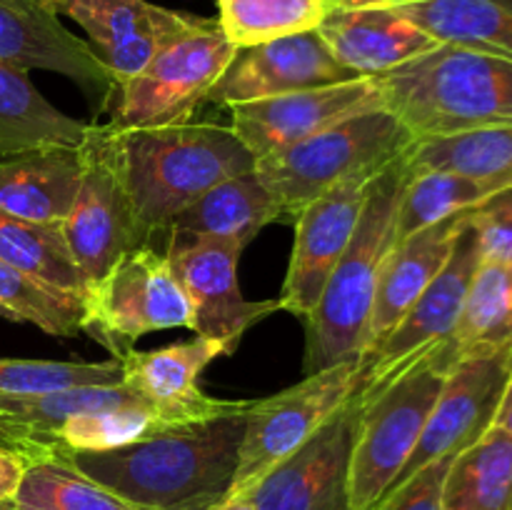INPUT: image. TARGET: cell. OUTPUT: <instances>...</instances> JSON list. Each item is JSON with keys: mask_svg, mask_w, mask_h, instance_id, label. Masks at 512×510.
Masks as SVG:
<instances>
[{"mask_svg": "<svg viewBox=\"0 0 512 510\" xmlns=\"http://www.w3.org/2000/svg\"><path fill=\"white\" fill-rule=\"evenodd\" d=\"M410 173L448 170L475 180L512 185V125L480 128L468 133L420 138L403 155Z\"/></svg>", "mask_w": 512, "mask_h": 510, "instance_id": "29", "label": "cell"}, {"mask_svg": "<svg viewBox=\"0 0 512 510\" xmlns=\"http://www.w3.org/2000/svg\"><path fill=\"white\" fill-rule=\"evenodd\" d=\"M505 188L508 185L475 180L468 175L448 173V170H423V173L408 170V180L403 185L398 213H395V243L430 225L470 213L490 195Z\"/></svg>", "mask_w": 512, "mask_h": 510, "instance_id": "31", "label": "cell"}, {"mask_svg": "<svg viewBox=\"0 0 512 510\" xmlns=\"http://www.w3.org/2000/svg\"><path fill=\"white\" fill-rule=\"evenodd\" d=\"M220 355H228L225 345L200 335L155 350L133 348L120 358L123 385L163 420L165 428L215 418L240 403L215 400L200 388V375Z\"/></svg>", "mask_w": 512, "mask_h": 510, "instance_id": "18", "label": "cell"}, {"mask_svg": "<svg viewBox=\"0 0 512 510\" xmlns=\"http://www.w3.org/2000/svg\"><path fill=\"white\" fill-rule=\"evenodd\" d=\"M0 318L35 325L53 338H73L83 323V300L48 288L0 260Z\"/></svg>", "mask_w": 512, "mask_h": 510, "instance_id": "35", "label": "cell"}, {"mask_svg": "<svg viewBox=\"0 0 512 510\" xmlns=\"http://www.w3.org/2000/svg\"><path fill=\"white\" fill-rule=\"evenodd\" d=\"M375 178H355L305 205L293 220L295 243L280 290V310L308 320L330 273L343 258Z\"/></svg>", "mask_w": 512, "mask_h": 510, "instance_id": "17", "label": "cell"}, {"mask_svg": "<svg viewBox=\"0 0 512 510\" xmlns=\"http://www.w3.org/2000/svg\"><path fill=\"white\" fill-rule=\"evenodd\" d=\"M163 428V420L143 403L70 415L58 435V463H68L70 453H103V450L123 448V445L148 438L155 430Z\"/></svg>", "mask_w": 512, "mask_h": 510, "instance_id": "36", "label": "cell"}, {"mask_svg": "<svg viewBox=\"0 0 512 510\" xmlns=\"http://www.w3.org/2000/svg\"><path fill=\"white\" fill-rule=\"evenodd\" d=\"M168 328L193 330V313L163 248L128 250L108 273L90 280L80 333L103 345L115 360L133 350L143 335Z\"/></svg>", "mask_w": 512, "mask_h": 510, "instance_id": "8", "label": "cell"}, {"mask_svg": "<svg viewBox=\"0 0 512 510\" xmlns=\"http://www.w3.org/2000/svg\"><path fill=\"white\" fill-rule=\"evenodd\" d=\"M23 470V460L0 450V503H10L13 500L20 478H23Z\"/></svg>", "mask_w": 512, "mask_h": 510, "instance_id": "40", "label": "cell"}, {"mask_svg": "<svg viewBox=\"0 0 512 510\" xmlns=\"http://www.w3.org/2000/svg\"><path fill=\"white\" fill-rule=\"evenodd\" d=\"M373 80L415 140L512 125V60L500 55L438 45Z\"/></svg>", "mask_w": 512, "mask_h": 510, "instance_id": "3", "label": "cell"}, {"mask_svg": "<svg viewBox=\"0 0 512 510\" xmlns=\"http://www.w3.org/2000/svg\"><path fill=\"white\" fill-rule=\"evenodd\" d=\"M163 250L188 298L193 333L223 343L228 355L235 353L250 325L280 310V300L250 303L243 298L238 280L243 250L235 245L208 238H168Z\"/></svg>", "mask_w": 512, "mask_h": 510, "instance_id": "13", "label": "cell"}, {"mask_svg": "<svg viewBox=\"0 0 512 510\" xmlns=\"http://www.w3.org/2000/svg\"><path fill=\"white\" fill-rule=\"evenodd\" d=\"M363 78L338 63L318 30L240 48L205 103L233 105Z\"/></svg>", "mask_w": 512, "mask_h": 510, "instance_id": "19", "label": "cell"}, {"mask_svg": "<svg viewBox=\"0 0 512 510\" xmlns=\"http://www.w3.org/2000/svg\"><path fill=\"white\" fill-rule=\"evenodd\" d=\"M83 173L63 238L85 278L95 280L128 250L145 243L125 183L120 133L110 123H88L83 140Z\"/></svg>", "mask_w": 512, "mask_h": 510, "instance_id": "10", "label": "cell"}, {"mask_svg": "<svg viewBox=\"0 0 512 510\" xmlns=\"http://www.w3.org/2000/svg\"><path fill=\"white\" fill-rule=\"evenodd\" d=\"M248 403L123 448L70 453L68 465L143 510H213L233 488Z\"/></svg>", "mask_w": 512, "mask_h": 510, "instance_id": "1", "label": "cell"}, {"mask_svg": "<svg viewBox=\"0 0 512 510\" xmlns=\"http://www.w3.org/2000/svg\"><path fill=\"white\" fill-rule=\"evenodd\" d=\"M380 108H385V103L378 83L373 78H353L345 83L233 103L228 105V113L230 128L258 163L260 158L323 133L330 125Z\"/></svg>", "mask_w": 512, "mask_h": 510, "instance_id": "12", "label": "cell"}, {"mask_svg": "<svg viewBox=\"0 0 512 510\" xmlns=\"http://www.w3.org/2000/svg\"><path fill=\"white\" fill-rule=\"evenodd\" d=\"M318 35L338 63L363 78L400 68L440 45L405 15L375 5H330Z\"/></svg>", "mask_w": 512, "mask_h": 510, "instance_id": "21", "label": "cell"}, {"mask_svg": "<svg viewBox=\"0 0 512 510\" xmlns=\"http://www.w3.org/2000/svg\"><path fill=\"white\" fill-rule=\"evenodd\" d=\"M493 428H500V430H505V433L512 435V378H510L508 388H505L503 400H500V408H498V415H495Z\"/></svg>", "mask_w": 512, "mask_h": 510, "instance_id": "41", "label": "cell"}, {"mask_svg": "<svg viewBox=\"0 0 512 510\" xmlns=\"http://www.w3.org/2000/svg\"><path fill=\"white\" fill-rule=\"evenodd\" d=\"M413 143L408 125L388 108H380L260 158L255 173L283 210V223H293L305 205L328 190L355 178H378Z\"/></svg>", "mask_w": 512, "mask_h": 510, "instance_id": "6", "label": "cell"}, {"mask_svg": "<svg viewBox=\"0 0 512 510\" xmlns=\"http://www.w3.org/2000/svg\"><path fill=\"white\" fill-rule=\"evenodd\" d=\"M443 510H512V435L490 428L450 463Z\"/></svg>", "mask_w": 512, "mask_h": 510, "instance_id": "28", "label": "cell"}, {"mask_svg": "<svg viewBox=\"0 0 512 510\" xmlns=\"http://www.w3.org/2000/svg\"><path fill=\"white\" fill-rule=\"evenodd\" d=\"M405 180L408 168L400 158L370 185L358 228L330 273L313 315L305 320V373L363 353L380 268L395 245V213Z\"/></svg>", "mask_w": 512, "mask_h": 510, "instance_id": "4", "label": "cell"}, {"mask_svg": "<svg viewBox=\"0 0 512 510\" xmlns=\"http://www.w3.org/2000/svg\"><path fill=\"white\" fill-rule=\"evenodd\" d=\"M480 260L483 258H480L478 240H475V233L465 220V228L460 230L453 253H450L443 270L435 275V280L423 290V295L410 305V310L398 320V325L380 340L378 348L363 358L365 373L360 380L363 393L380 388L420 353L453 338Z\"/></svg>", "mask_w": 512, "mask_h": 510, "instance_id": "14", "label": "cell"}, {"mask_svg": "<svg viewBox=\"0 0 512 510\" xmlns=\"http://www.w3.org/2000/svg\"><path fill=\"white\" fill-rule=\"evenodd\" d=\"M450 345L455 358L473 350H512V263L480 260Z\"/></svg>", "mask_w": 512, "mask_h": 510, "instance_id": "32", "label": "cell"}, {"mask_svg": "<svg viewBox=\"0 0 512 510\" xmlns=\"http://www.w3.org/2000/svg\"><path fill=\"white\" fill-rule=\"evenodd\" d=\"M330 5L395 10L440 45L512 60V0H330Z\"/></svg>", "mask_w": 512, "mask_h": 510, "instance_id": "25", "label": "cell"}, {"mask_svg": "<svg viewBox=\"0 0 512 510\" xmlns=\"http://www.w3.org/2000/svg\"><path fill=\"white\" fill-rule=\"evenodd\" d=\"M0 260L53 290L83 300L90 280L75 263L60 225H38L0 210Z\"/></svg>", "mask_w": 512, "mask_h": 510, "instance_id": "30", "label": "cell"}, {"mask_svg": "<svg viewBox=\"0 0 512 510\" xmlns=\"http://www.w3.org/2000/svg\"><path fill=\"white\" fill-rule=\"evenodd\" d=\"M512 378V350L490 348L460 355L445 375L413 455L390 488L413 478L425 465L455 458L495 425L500 400ZM388 488V490H390Z\"/></svg>", "mask_w": 512, "mask_h": 510, "instance_id": "11", "label": "cell"}, {"mask_svg": "<svg viewBox=\"0 0 512 510\" xmlns=\"http://www.w3.org/2000/svg\"><path fill=\"white\" fill-rule=\"evenodd\" d=\"M15 510H143L68 463H30L13 495Z\"/></svg>", "mask_w": 512, "mask_h": 510, "instance_id": "34", "label": "cell"}, {"mask_svg": "<svg viewBox=\"0 0 512 510\" xmlns=\"http://www.w3.org/2000/svg\"><path fill=\"white\" fill-rule=\"evenodd\" d=\"M213 510H255V505L250 503L245 495H235V498H225L223 503L215 505Z\"/></svg>", "mask_w": 512, "mask_h": 510, "instance_id": "42", "label": "cell"}, {"mask_svg": "<svg viewBox=\"0 0 512 510\" xmlns=\"http://www.w3.org/2000/svg\"><path fill=\"white\" fill-rule=\"evenodd\" d=\"M468 225L485 263H512V185L470 210Z\"/></svg>", "mask_w": 512, "mask_h": 510, "instance_id": "38", "label": "cell"}, {"mask_svg": "<svg viewBox=\"0 0 512 510\" xmlns=\"http://www.w3.org/2000/svg\"><path fill=\"white\" fill-rule=\"evenodd\" d=\"M468 213L435 223L410 238L400 240L390 248L383 268H380L378 288H375L373 310H370L368 333L360 358L373 353L380 340L398 325L410 310V305L423 295L435 280V275L448 263L460 230L465 228Z\"/></svg>", "mask_w": 512, "mask_h": 510, "instance_id": "23", "label": "cell"}, {"mask_svg": "<svg viewBox=\"0 0 512 510\" xmlns=\"http://www.w3.org/2000/svg\"><path fill=\"white\" fill-rule=\"evenodd\" d=\"M358 410L360 395L355 390L353 398L308 443L245 493L255 510H353L350 450Z\"/></svg>", "mask_w": 512, "mask_h": 510, "instance_id": "15", "label": "cell"}, {"mask_svg": "<svg viewBox=\"0 0 512 510\" xmlns=\"http://www.w3.org/2000/svg\"><path fill=\"white\" fill-rule=\"evenodd\" d=\"M235 53L218 18H193L138 73L115 85L110 125L128 133L188 123Z\"/></svg>", "mask_w": 512, "mask_h": 510, "instance_id": "7", "label": "cell"}, {"mask_svg": "<svg viewBox=\"0 0 512 510\" xmlns=\"http://www.w3.org/2000/svg\"><path fill=\"white\" fill-rule=\"evenodd\" d=\"M450 340L410 360L380 388H358L360 410L350 450V508L370 510L393 485L413 455L445 375L455 363Z\"/></svg>", "mask_w": 512, "mask_h": 510, "instance_id": "5", "label": "cell"}, {"mask_svg": "<svg viewBox=\"0 0 512 510\" xmlns=\"http://www.w3.org/2000/svg\"><path fill=\"white\" fill-rule=\"evenodd\" d=\"M140 403L123 383L80 385L43 395L0 398V450L30 463L60 460L58 435L70 415Z\"/></svg>", "mask_w": 512, "mask_h": 510, "instance_id": "22", "label": "cell"}, {"mask_svg": "<svg viewBox=\"0 0 512 510\" xmlns=\"http://www.w3.org/2000/svg\"><path fill=\"white\" fill-rule=\"evenodd\" d=\"M363 373V358L340 360L330 368L308 373L300 383L270 398L250 400L238 470L228 498L248 493L275 465L308 443L353 398Z\"/></svg>", "mask_w": 512, "mask_h": 510, "instance_id": "9", "label": "cell"}, {"mask_svg": "<svg viewBox=\"0 0 512 510\" xmlns=\"http://www.w3.org/2000/svg\"><path fill=\"white\" fill-rule=\"evenodd\" d=\"M218 23L235 48L318 30L330 0H218Z\"/></svg>", "mask_w": 512, "mask_h": 510, "instance_id": "33", "label": "cell"}, {"mask_svg": "<svg viewBox=\"0 0 512 510\" xmlns=\"http://www.w3.org/2000/svg\"><path fill=\"white\" fill-rule=\"evenodd\" d=\"M120 153L140 233L148 245L168 238L170 223L213 185L255 168V158L233 128L210 120L128 130L120 133Z\"/></svg>", "mask_w": 512, "mask_h": 510, "instance_id": "2", "label": "cell"}, {"mask_svg": "<svg viewBox=\"0 0 512 510\" xmlns=\"http://www.w3.org/2000/svg\"><path fill=\"white\" fill-rule=\"evenodd\" d=\"M80 173V145H43L0 158V210L28 223L63 225Z\"/></svg>", "mask_w": 512, "mask_h": 510, "instance_id": "24", "label": "cell"}, {"mask_svg": "<svg viewBox=\"0 0 512 510\" xmlns=\"http://www.w3.org/2000/svg\"><path fill=\"white\" fill-rule=\"evenodd\" d=\"M0 510H15L13 503H0Z\"/></svg>", "mask_w": 512, "mask_h": 510, "instance_id": "43", "label": "cell"}, {"mask_svg": "<svg viewBox=\"0 0 512 510\" xmlns=\"http://www.w3.org/2000/svg\"><path fill=\"white\" fill-rule=\"evenodd\" d=\"M0 63L50 70L73 80L98 110H108L115 80L83 38L70 33L48 0H0Z\"/></svg>", "mask_w": 512, "mask_h": 510, "instance_id": "16", "label": "cell"}, {"mask_svg": "<svg viewBox=\"0 0 512 510\" xmlns=\"http://www.w3.org/2000/svg\"><path fill=\"white\" fill-rule=\"evenodd\" d=\"M453 458L435 460L405 483L390 488L370 510H443V488Z\"/></svg>", "mask_w": 512, "mask_h": 510, "instance_id": "39", "label": "cell"}, {"mask_svg": "<svg viewBox=\"0 0 512 510\" xmlns=\"http://www.w3.org/2000/svg\"><path fill=\"white\" fill-rule=\"evenodd\" d=\"M48 5L85 30L88 45L113 75L115 85L138 73L195 18L148 0H48Z\"/></svg>", "mask_w": 512, "mask_h": 510, "instance_id": "20", "label": "cell"}, {"mask_svg": "<svg viewBox=\"0 0 512 510\" xmlns=\"http://www.w3.org/2000/svg\"><path fill=\"white\" fill-rule=\"evenodd\" d=\"M123 383V365L110 358L103 363H63V360L0 358V398L43 395L80 385Z\"/></svg>", "mask_w": 512, "mask_h": 510, "instance_id": "37", "label": "cell"}, {"mask_svg": "<svg viewBox=\"0 0 512 510\" xmlns=\"http://www.w3.org/2000/svg\"><path fill=\"white\" fill-rule=\"evenodd\" d=\"M283 223V210L260 183L255 168L213 185L170 223L168 238L223 240L245 250L270 223ZM165 238V243H168Z\"/></svg>", "mask_w": 512, "mask_h": 510, "instance_id": "26", "label": "cell"}, {"mask_svg": "<svg viewBox=\"0 0 512 510\" xmlns=\"http://www.w3.org/2000/svg\"><path fill=\"white\" fill-rule=\"evenodd\" d=\"M88 123L55 108L28 73L0 63V155L23 153L43 145H80Z\"/></svg>", "mask_w": 512, "mask_h": 510, "instance_id": "27", "label": "cell"}]
</instances>
